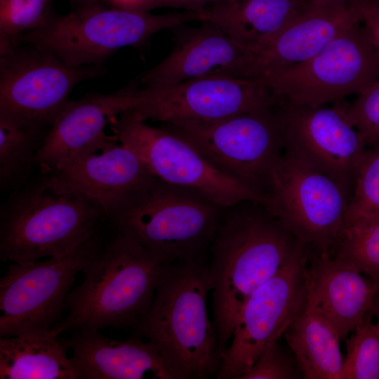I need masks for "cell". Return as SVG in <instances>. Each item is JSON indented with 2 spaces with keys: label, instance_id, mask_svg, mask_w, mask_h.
<instances>
[{
  "label": "cell",
  "instance_id": "cell-1",
  "mask_svg": "<svg viewBox=\"0 0 379 379\" xmlns=\"http://www.w3.org/2000/svg\"><path fill=\"white\" fill-rule=\"evenodd\" d=\"M227 209L212 241L208 265L222 359L244 302L280 270L298 242L262 203L244 201Z\"/></svg>",
  "mask_w": 379,
  "mask_h": 379
},
{
  "label": "cell",
  "instance_id": "cell-2",
  "mask_svg": "<svg viewBox=\"0 0 379 379\" xmlns=\"http://www.w3.org/2000/svg\"><path fill=\"white\" fill-rule=\"evenodd\" d=\"M108 225L109 234L103 235L83 268V281L66 299L65 317L55 326L61 333L69 329H132L173 263Z\"/></svg>",
  "mask_w": 379,
  "mask_h": 379
},
{
  "label": "cell",
  "instance_id": "cell-3",
  "mask_svg": "<svg viewBox=\"0 0 379 379\" xmlns=\"http://www.w3.org/2000/svg\"><path fill=\"white\" fill-rule=\"evenodd\" d=\"M211 290L202 256L171 263L146 314L131 329L157 349L175 379L216 375L222 356L207 312Z\"/></svg>",
  "mask_w": 379,
  "mask_h": 379
},
{
  "label": "cell",
  "instance_id": "cell-4",
  "mask_svg": "<svg viewBox=\"0 0 379 379\" xmlns=\"http://www.w3.org/2000/svg\"><path fill=\"white\" fill-rule=\"evenodd\" d=\"M107 216L79 192L43 174L13 191L0 209V260L26 263L61 257L92 238Z\"/></svg>",
  "mask_w": 379,
  "mask_h": 379
},
{
  "label": "cell",
  "instance_id": "cell-5",
  "mask_svg": "<svg viewBox=\"0 0 379 379\" xmlns=\"http://www.w3.org/2000/svg\"><path fill=\"white\" fill-rule=\"evenodd\" d=\"M199 20L196 11L156 15L96 2L74 6L63 15L53 12L38 27L13 41L48 51L71 67L99 66L121 48L140 45L160 31Z\"/></svg>",
  "mask_w": 379,
  "mask_h": 379
},
{
  "label": "cell",
  "instance_id": "cell-6",
  "mask_svg": "<svg viewBox=\"0 0 379 379\" xmlns=\"http://www.w3.org/2000/svg\"><path fill=\"white\" fill-rule=\"evenodd\" d=\"M222 209L198 191L154 178L107 221L171 262H186L213 241Z\"/></svg>",
  "mask_w": 379,
  "mask_h": 379
},
{
  "label": "cell",
  "instance_id": "cell-7",
  "mask_svg": "<svg viewBox=\"0 0 379 379\" xmlns=\"http://www.w3.org/2000/svg\"><path fill=\"white\" fill-rule=\"evenodd\" d=\"M163 126L188 142L217 170L266 197L271 171L284 152L274 109Z\"/></svg>",
  "mask_w": 379,
  "mask_h": 379
},
{
  "label": "cell",
  "instance_id": "cell-8",
  "mask_svg": "<svg viewBox=\"0 0 379 379\" xmlns=\"http://www.w3.org/2000/svg\"><path fill=\"white\" fill-rule=\"evenodd\" d=\"M103 235L101 227L92 238L61 257L11 262L0 279V338L47 331L60 322L76 277Z\"/></svg>",
  "mask_w": 379,
  "mask_h": 379
},
{
  "label": "cell",
  "instance_id": "cell-9",
  "mask_svg": "<svg viewBox=\"0 0 379 379\" xmlns=\"http://www.w3.org/2000/svg\"><path fill=\"white\" fill-rule=\"evenodd\" d=\"M267 208L299 241L332 254L346 228L350 198L330 178L286 152L270 175Z\"/></svg>",
  "mask_w": 379,
  "mask_h": 379
},
{
  "label": "cell",
  "instance_id": "cell-10",
  "mask_svg": "<svg viewBox=\"0 0 379 379\" xmlns=\"http://www.w3.org/2000/svg\"><path fill=\"white\" fill-rule=\"evenodd\" d=\"M379 79V52L357 22L310 60L262 80L279 100L317 107L358 95Z\"/></svg>",
  "mask_w": 379,
  "mask_h": 379
},
{
  "label": "cell",
  "instance_id": "cell-11",
  "mask_svg": "<svg viewBox=\"0 0 379 379\" xmlns=\"http://www.w3.org/2000/svg\"><path fill=\"white\" fill-rule=\"evenodd\" d=\"M307 258L308 248L298 241L280 270L246 300L216 378L239 379L302 313L308 300Z\"/></svg>",
  "mask_w": 379,
  "mask_h": 379
},
{
  "label": "cell",
  "instance_id": "cell-12",
  "mask_svg": "<svg viewBox=\"0 0 379 379\" xmlns=\"http://www.w3.org/2000/svg\"><path fill=\"white\" fill-rule=\"evenodd\" d=\"M99 66L71 67L52 53L15 44L0 55V118L47 133L79 83Z\"/></svg>",
  "mask_w": 379,
  "mask_h": 379
},
{
  "label": "cell",
  "instance_id": "cell-13",
  "mask_svg": "<svg viewBox=\"0 0 379 379\" xmlns=\"http://www.w3.org/2000/svg\"><path fill=\"white\" fill-rule=\"evenodd\" d=\"M116 139L131 149L155 178L199 192L226 209L244 201L267 199L225 175L193 147L164 126L157 128L124 112L110 123Z\"/></svg>",
  "mask_w": 379,
  "mask_h": 379
},
{
  "label": "cell",
  "instance_id": "cell-14",
  "mask_svg": "<svg viewBox=\"0 0 379 379\" xmlns=\"http://www.w3.org/2000/svg\"><path fill=\"white\" fill-rule=\"evenodd\" d=\"M340 102L310 107L281 100L274 112L284 152L330 178L350 199L367 147Z\"/></svg>",
  "mask_w": 379,
  "mask_h": 379
},
{
  "label": "cell",
  "instance_id": "cell-15",
  "mask_svg": "<svg viewBox=\"0 0 379 379\" xmlns=\"http://www.w3.org/2000/svg\"><path fill=\"white\" fill-rule=\"evenodd\" d=\"M279 102L259 81L211 77L177 84L141 87L126 112L163 124L178 121H211L244 113L270 111Z\"/></svg>",
  "mask_w": 379,
  "mask_h": 379
},
{
  "label": "cell",
  "instance_id": "cell-16",
  "mask_svg": "<svg viewBox=\"0 0 379 379\" xmlns=\"http://www.w3.org/2000/svg\"><path fill=\"white\" fill-rule=\"evenodd\" d=\"M114 139L107 136L44 174L55 187L88 198L107 218L155 178L134 152Z\"/></svg>",
  "mask_w": 379,
  "mask_h": 379
},
{
  "label": "cell",
  "instance_id": "cell-17",
  "mask_svg": "<svg viewBox=\"0 0 379 379\" xmlns=\"http://www.w3.org/2000/svg\"><path fill=\"white\" fill-rule=\"evenodd\" d=\"M359 22L350 4L312 2L265 44L246 51L242 78L260 81L305 62Z\"/></svg>",
  "mask_w": 379,
  "mask_h": 379
},
{
  "label": "cell",
  "instance_id": "cell-18",
  "mask_svg": "<svg viewBox=\"0 0 379 379\" xmlns=\"http://www.w3.org/2000/svg\"><path fill=\"white\" fill-rule=\"evenodd\" d=\"M201 22L197 27H176L173 48L135 80L140 86L162 87L211 77L242 79L246 51L217 27Z\"/></svg>",
  "mask_w": 379,
  "mask_h": 379
},
{
  "label": "cell",
  "instance_id": "cell-19",
  "mask_svg": "<svg viewBox=\"0 0 379 379\" xmlns=\"http://www.w3.org/2000/svg\"><path fill=\"white\" fill-rule=\"evenodd\" d=\"M138 87L134 81L113 93H91L69 100L37 152L36 166L48 173L104 140L107 124L132 107Z\"/></svg>",
  "mask_w": 379,
  "mask_h": 379
},
{
  "label": "cell",
  "instance_id": "cell-20",
  "mask_svg": "<svg viewBox=\"0 0 379 379\" xmlns=\"http://www.w3.org/2000/svg\"><path fill=\"white\" fill-rule=\"evenodd\" d=\"M307 272L309 296L346 339L370 312L379 282L328 253H308Z\"/></svg>",
  "mask_w": 379,
  "mask_h": 379
},
{
  "label": "cell",
  "instance_id": "cell-21",
  "mask_svg": "<svg viewBox=\"0 0 379 379\" xmlns=\"http://www.w3.org/2000/svg\"><path fill=\"white\" fill-rule=\"evenodd\" d=\"M74 331L63 340L77 379H175L154 345L140 337L118 340L98 330Z\"/></svg>",
  "mask_w": 379,
  "mask_h": 379
},
{
  "label": "cell",
  "instance_id": "cell-22",
  "mask_svg": "<svg viewBox=\"0 0 379 379\" xmlns=\"http://www.w3.org/2000/svg\"><path fill=\"white\" fill-rule=\"evenodd\" d=\"M312 2L305 0H215L198 12L246 51L268 41Z\"/></svg>",
  "mask_w": 379,
  "mask_h": 379
},
{
  "label": "cell",
  "instance_id": "cell-23",
  "mask_svg": "<svg viewBox=\"0 0 379 379\" xmlns=\"http://www.w3.org/2000/svg\"><path fill=\"white\" fill-rule=\"evenodd\" d=\"M61 332L0 338L1 379H77Z\"/></svg>",
  "mask_w": 379,
  "mask_h": 379
},
{
  "label": "cell",
  "instance_id": "cell-24",
  "mask_svg": "<svg viewBox=\"0 0 379 379\" xmlns=\"http://www.w3.org/2000/svg\"><path fill=\"white\" fill-rule=\"evenodd\" d=\"M307 379H341V340L309 296L307 305L284 334Z\"/></svg>",
  "mask_w": 379,
  "mask_h": 379
},
{
  "label": "cell",
  "instance_id": "cell-25",
  "mask_svg": "<svg viewBox=\"0 0 379 379\" xmlns=\"http://www.w3.org/2000/svg\"><path fill=\"white\" fill-rule=\"evenodd\" d=\"M47 133L0 118V186L15 191L27 182Z\"/></svg>",
  "mask_w": 379,
  "mask_h": 379
},
{
  "label": "cell",
  "instance_id": "cell-26",
  "mask_svg": "<svg viewBox=\"0 0 379 379\" xmlns=\"http://www.w3.org/2000/svg\"><path fill=\"white\" fill-rule=\"evenodd\" d=\"M331 255L379 282V213L347 225Z\"/></svg>",
  "mask_w": 379,
  "mask_h": 379
},
{
  "label": "cell",
  "instance_id": "cell-27",
  "mask_svg": "<svg viewBox=\"0 0 379 379\" xmlns=\"http://www.w3.org/2000/svg\"><path fill=\"white\" fill-rule=\"evenodd\" d=\"M369 312L346 338L341 379H379V333Z\"/></svg>",
  "mask_w": 379,
  "mask_h": 379
},
{
  "label": "cell",
  "instance_id": "cell-28",
  "mask_svg": "<svg viewBox=\"0 0 379 379\" xmlns=\"http://www.w3.org/2000/svg\"><path fill=\"white\" fill-rule=\"evenodd\" d=\"M379 213V145L367 148L349 201L346 226Z\"/></svg>",
  "mask_w": 379,
  "mask_h": 379
},
{
  "label": "cell",
  "instance_id": "cell-29",
  "mask_svg": "<svg viewBox=\"0 0 379 379\" xmlns=\"http://www.w3.org/2000/svg\"><path fill=\"white\" fill-rule=\"evenodd\" d=\"M53 12L51 0H0V45L38 27Z\"/></svg>",
  "mask_w": 379,
  "mask_h": 379
},
{
  "label": "cell",
  "instance_id": "cell-30",
  "mask_svg": "<svg viewBox=\"0 0 379 379\" xmlns=\"http://www.w3.org/2000/svg\"><path fill=\"white\" fill-rule=\"evenodd\" d=\"M340 103L347 119L363 136L366 147L379 145V79L358 94L353 103Z\"/></svg>",
  "mask_w": 379,
  "mask_h": 379
},
{
  "label": "cell",
  "instance_id": "cell-31",
  "mask_svg": "<svg viewBox=\"0 0 379 379\" xmlns=\"http://www.w3.org/2000/svg\"><path fill=\"white\" fill-rule=\"evenodd\" d=\"M297 367L295 359H292L290 354L275 342L264 350L252 367L239 379L295 378Z\"/></svg>",
  "mask_w": 379,
  "mask_h": 379
},
{
  "label": "cell",
  "instance_id": "cell-32",
  "mask_svg": "<svg viewBox=\"0 0 379 379\" xmlns=\"http://www.w3.org/2000/svg\"><path fill=\"white\" fill-rule=\"evenodd\" d=\"M349 4L379 52V0H358Z\"/></svg>",
  "mask_w": 379,
  "mask_h": 379
},
{
  "label": "cell",
  "instance_id": "cell-33",
  "mask_svg": "<svg viewBox=\"0 0 379 379\" xmlns=\"http://www.w3.org/2000/svg\"><path fill=\"white\" fill-rule=\"evenodd\" d=\"M215 0H129L128 8L150 12L159 8H173L199 12Z\"/></svg>",
  "mask_w": 379,
  "mask_h": 379
},
{
  "label": "cell",
  "instance_id": "cell-34",
  "mask_svg": "<svg viewBox=\"0 0 379 379\" xmlns=\"http://www.w3.org/2000/svg\"><path fill=\"white\" fill-rule=\"evenodd\" d=\"M70 1L74 6L91 4V3H105L109 4L114 6H119L123 0H68Z\"/></svg>",
  "mask_w": 379,
  "mask_h": 379
},
{
  "label": "cell",
  "instance_id": "cell-35",
  "mask_svg": "<svg viewBox=\"0 0 379 379\" xmlns=\"http://www.w3.org/2000/svg\"><path fill=\"white\" fill-rule=\"evenodd\" d=\"M370 312L376 318L377 321L374 325L379 333V291L373 301Z\"/></svg>",
  "mask_w": 379,
  "mask_h": 379
},
{
  "label": "cell",
  "instance_id": "cell-36",
  "mask_svg": "<svg viewBox=\"0 0 379 379\" xmlns=\"http://www.w3.org/2000/svg\"><path fill=\"white\" fill-rule=\"evenodd\" d=\"M313 3H328V4H349L351 2L358 0H305Z\"/></svg>",
  "mask_w": 379,
  "mask_h": 379
}]
</instances>
